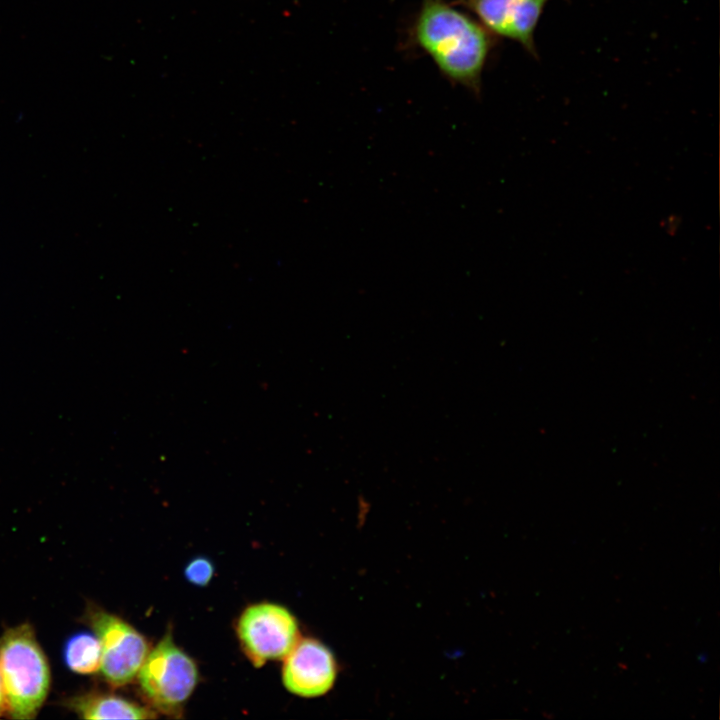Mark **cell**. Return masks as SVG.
<instances>
[{"mask_svg":"<svg viewBox=\"0 0 720 720\" xmlns=\"http://www.w3.org/2000/svg\"><path fill=\"white\" fill-rule=\"evenodd\" d=\"M91 626L102 649L101 671L108 683L131 682L149 652L145 637L121 618L104 612L91 614Z\"/></svg>","mask_w":720,"mask_h":720,"instance_id":"obj_5","label":"cell"},{"mask_svg":"<svg viewBox=\"0 0 720 720\" xmlns=\"http://www.w3.org/2000/svg\"><path fill=\"white\" fill-rule=\"evenodd\" d=\"M409 35L448 81L481 94L483 71L497 37L477 19L445 0H421Z\"/></svg>","mask_w":720,"mask_h":720,"instance_id":"obj_1","label":"cell"},{"mask_svg":"<svg viewBox=\"0 0 720 720\" xmlns=\"http://www.w3.org/2000/svg\"><path fill=\"white\" fill-rule=\"evenodd\" d=\"M237 633L246 655L256 667L268 660L285 658L299 641L295 617L285 607L273 603L246 608L238 621Z\"/></svg>","mask_w":720,"mask_h":720,"instance_id":"obj_4","label":"cell"},{"mask_svg":"<svg viewBox=\"0 0 720 720\" xmlns=\"http://www.w3.org/2000/svg\"><path fill=\"white\" fill-rule=\"evenodd\" d=\"M337 675L331 651L316 639L300 640L286 655L282 679L291 693L301 697H317L327 693Z\"/></svg>","mask_w":720,"mask_h":720,"instance_id":"obj_7","label":"cell"},{"mask_svg":"<svg viewBox=\"0 0 720 720\" xmlns=\"http://www.w3.org/2000/svg\"><path fill=\"white\" fill-rule=\"evenodd\" d=\"M550 0H454L465 8L494 36L520 44L537 56L534 34Z\"/></svg>","mask_w":720,"mask_h":720,"instance_id":"obj_6","label":"cell"},{"mask_svg":"<svg viewBox=\"0 0 720 720\" xmlns=\"http://www.w3.org/2000/svg\"><path fill=\"white\" fill-rule=\"evenodd\" d=\"M74 710L85 719H150L155 718L151 710L123 697L95 693L76 699Z\"/></svg>","mask_w":720,"mask_h":720,"instance_id":"obj_8","label":"cell"},{"mask_svg":"<svg viewBox=\"0 0 720 720\" xmlns=\"http://www.w3.org/2000/svg\"><path fill=\"white\" fill-rule=\"evenodd\" d=\"M64 657L67 666L79 674H92L101 669L102 649L97 636L78 633L65 645Z\"/></svg>","mask_w":720,"mask_h":720,"instance_id":"obj_9","label":"cell"},{"mask_svg":"<svg viewBox=\"0 0 720 720\" xmlns=\"http://www.w3.org/2000/svg\"><path fill=\"white\" fill-rule=\"evenodd\" d=\"M0 672L11 716L35 717L48 694L50 670L28 624L10 628L1 637Z\"/></svg>","mask_w":720,"mask_h":720,"instance_id":"obj_2","label":"cell"},{"mask_svg":"<svg viewBox=\"0 0 720 720\" xmlns=\"http://www.w3.org/2000/svg\"><path fill=\"white\" fill-rule=\"evenodd\" d=\"M7 710V700L4 690V685L2 681V676L0 672V715H2Z\"/></svg>","mask_w":720,"mask_h":720,"instance_id":"obj_11","label":"cell"},{"mask_svg":"<svg viewBox=\"0 0 720 720\" xmlns=\"http://www.w3.org/2000/svg\"><path fill=\"white\" fill-rule=\"evenodd\" d=\"M138 675L145 697L165 713H175L198 682L195 662L173 642L170 633L148 652Z\"/></svg>","mask_w":720,"mask_h":720,"instance_id":"obj_3","label":"cell"},{"mask_svg":"<svg viewBox=\"0 0 720 720\" xmlns=\"http://www.w3.org/2000/svg\"><path fill=\"white\" fill-rule=\"evenodd\" d=\"M184 574L190 583L197 586H205L213 577L214 567L207 558L198 557L188 563Z\"/></svg>","mask_w":720,"mask_h":720,"instance_id":"obj_10","label":"cell"}]
</instances>
